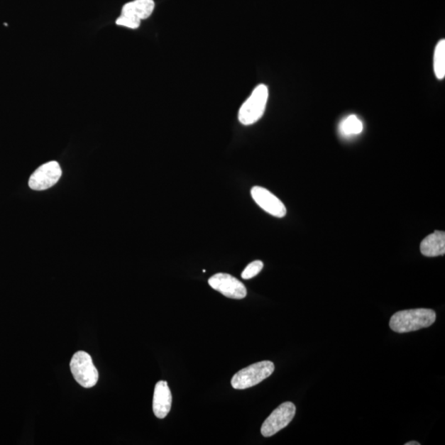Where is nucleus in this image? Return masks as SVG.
Listing matches in <instances>:
<instances>
[{
	"label": "nucleus",
	"instance_id": "1",
	"mask_svg": "<svg viewBox=\"0 0 445 445\" xmlns=\"http://www.w3.org/2000/svg\"><path fill=\"white\" fill-rule=\"evenodd\" d=\"M436 320V314L432 309H417L399 311L392 316L390 326L398 334L415 331L431 326Z\"/></svg>",
	"mask_w": 445,
	"mask_h": 445
},
{
	"label": "nucleus",
	"instance_id": "2",
	"mask_svg": "<svg viewBox=\"0 0 445 445\" xmlns=\"http://www.w3.org/2000/svg\"><path fill=\"white\" fill-rule=\"evenodd\" d=\"M269 97L267 86L260 84L249 98L240 107L238 120L244 126H250L258 121L264 114Z\"/></svg>",
	"mask_w": 445,
	"mask_h": 445
},
{
	"label": "nucleus",
	"instance_id": "3",
	"mask_svg": "<svg viewBox=\"0 0 445 445\" xmlns=\"http://www.w3.org/2000/svg\"><path fill=\"white\" fill-rule=\"evenodd\" d=\"M275 366L272 361L255 363L235 373L231 385L234 390H243L258 385L273 375Z\"/></svg>",
	"mask_w": 445,
	"mask_h": 445
},
{
	"label": "nucleus",
	"instance_id": "4",
	"mask_svg": "<svg viewBox=\"0 0 445 445\" xmlns=\"http://www.w3.org/2000/svg\"><path fill=\"white\" fill-rule=\"evenodd\" d=\"M70 369L77 383L85 388H93L99 380V372L88 353L78 351L70 362Z\"/></svg>",
	"mask_w": 445,
	"mask_h": 445
},
{
	"label": "nucleus",
	"instance_id": "5",
	"mask_svg": "<svg viewBox=\"0 0 445 445\" xmlns=\"http://www.w3.org/2000/svg\"><path fill=\"white\" fill-rule=\"evenodd\" d=\"M296 412L295 404L286 402L275 409L263 424L260 432L264 437H270L292 422Z\"/></svg>",
	"mask_w": 445,
	"mask_h": 445
},
{
	"label": "nucleus",
	"instance_id": "6",
	"mask_svg": "<svg viewBox=\"0 0 445 445\" xmlns=\"http://www.w3.org/2000/svg\"><path fill=\"white\" fill-rule=\"evenodd\" d=\"M62 175L57 162L51 161L40 166L30 177L28 185L35 191H44L53 187Z\"/></svg>",
	"mask_w": 445,
	"mask_h": 445
},
{
	"label": "nucleus",
	"instance_id": "7",
	"mask_svg": "<svg viewBox=\"0 0 445 445\" xmlns=\"http://www.w3.org/2000/svg\"><path fill=\"white\" fill-rule=\"evenodd\" d=\"M209 285L225 297L234 300H242L247 295L245 285L233 275L225 273L214 275L209 279Z\"/></svg>",
	"mask_w": 445,
	"mask_h": 445
},
{
	"label": "nucleus",
	"instance_id": "8",
	"mask_svg": "<svg viewBox=\"0 0 445 445\" xmlns=\"http://www.w3.org/2000/svg\"><path fill=\"white\" fill-rule=\"evenodd\" d=\"M254 202L272 216L278 218H283L286 214V208L280 199L269 192L268 189L262 187H254L251 190Z\"/></svg>",
	"mask_w": 445,
	"mask_h": 445
},
{
	"label": "nucleus",
	"instance_id": "9",
	"mask_svg": "<svg viewBox=\"0 0 445 445\" xmlns=\"http://www.w3.org/2000/svg\"><path fill=\"white\" fill-rule=\"evenodd\" d=\"M172 393L166 381L157 383L153 393V411L158 419H163L170 413L172 407Z\"/></svg>",
	"mask_w": 445,
	"mask_h": 445
},
{
	"label": "nucleus",
	"instance_id": "10",
	"mask_svg": "<svg viewBox=\"0 0 445 445\" xmlns=\"http://www.w3.org/2000/svg\"><path fill=\"white\" fill-rule=\"evenodd\" d=\"M155 6V4L153 0H134L124 5L121 10V15L141 21L151 16Z\"/></svg>",
	"mask_w": 445,
	"mask_h": 445
},
{
	"label": "nucleus",
	"instance_id": "11",
	"mask_svg": "<svg viewBox=\"0 0 445 445\" xmlns=\"http://www.w3.org/2000/svg\"><path fill=\"white\" fill-rule=\"evenodd\" d=\"M421 253L426 257L434 258L445 253V233L434 231L421 243Z\"/></svg>",
	"mask_w": 445,
	"mask_h": 445
},
{
	"label": "nucleus",
	"instance_id": "12",
	"mask_svg": "<svg viewBox=\"0 0 445 445\" xmlns=\"http://www.w3.org/2000/svg\"><path fill=\"white\" fill-rule=\"evenodd\" d=\"M363 122L356 115L348 116L341 122L339 131L341 136L350 137L360 135L363 131Z\"/></svg>",
	"mask_w": 445,
	"mask_h": 445
},
{
	"label": "nucleus",
	"instance_id": "13",
	"mask_svg": "<svg viewBox=\"0 0 445 445\" xmlns=\"http://www.w3.org/2000/svg\"><path fill=\"white\" fill-rule=\"evenodd\" d=\"M434 74L439 79H444L445 76V40H439L434 50Z\"/></svg>",
	"mask_w": 445,
	"mask_h": 445
},
{
	"label": "nucleus",
	"instance_id": "14",
	"mask_svg": "<svg viewBox=\"0 0 445 445\" xmlns=\"http://www.w3.org/2000/svg\"><path fill=\"white\" fill-rule=\"evenodd\" d=\"M264 267V264L262 260H254L247 265V268L244 269L241 276L244 280H249L255 278L258 275Z\"/></svg>",
	"mask_w": 445,
	"mask_h": 445
},
{
	"label": "nucleus",
	"instance_id": "15",
	"mask_svg": "<svg viewBox=\"0 0 445 445\" xmlns=\"http://www.w3.org/2000/svg\"><path fill=\"white\" fill-rule=\"evenodd\" d=\"M141 21L140 20H137L131 17L124 16V15H121L119 19L116 20V23L119 26H122V27L131 28V29H137L140 27Z\"/></svg>",
	"mask_w": 445,
	"mask_h": 445
},
{
	"label": "nucleus",
	"instance_id": "16",
	"mask_svg": "<svg viewBox=\"0 0 445 445\" xmlns=\"http://www.w3.org/2000/svg\"><path fill=\"white\" fill-rule=\"evenodd\" d=\"M420 443H418L417 441H411V442H408L406 443L405 445H420Z\"/></svg>",
	"mask_w": 445,
	"mask_h": 445
}]
</instances>
